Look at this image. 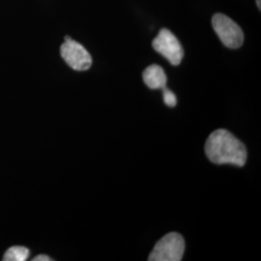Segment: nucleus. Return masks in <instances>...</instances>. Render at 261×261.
<instances>
[{
  "mask_svg": "<svg viewBox=\"0 0 261 261\" xmlns=\"http://www.w3.org/2000/svg\"><path fill=\"white\" fill-rule=\"evenodd\" d=\"M33 261H50L53 260L51 258H49L47 255H45V254H41V255H37L36 257H34Z\"/></svg>",
  "mask_w": 261,
  "mask_h": 261,
  "instance_id": "9",
  "label": "nucleus"
},
{
  "mask_svg": "<svg viewBox=\"0 0 261 261\" xmlns=\"http://www.w3.org/2000/svg\"><path fill=\"white\" fill-rule=\"evenodd\" d=\"M207 158L216 165H233L244 167L248 153L242 141L224 129L210 134L205 142Z\"/></svg>",
  "mask_w": 261,
  "mask_h": 261,
  "instance_id": "1",
  "label": "nucleus"
},
{
  "mask_svg": "<svg viewBox=\"0 0 261 261\" xmlns=\"http://www.w3.org/2000/svg\"><path fill=\"white\" fill-rule=\"evenodd\" d=\"M30 252L28 248L21 246H15L7 250L5 252L4 261H25L29 257Z\"/></svg>",
  "mask_w": 261,
  "mask_h": 261,
  "instance_id": "7",
  "label": "nucleus"
},
{
  "mask_svg": "<svg viewBox=\"0 0 261 261\" xmlns=\"http://www.w3.org/2000/svg\"><path fill=\"white\" fill-rule=\"evenodd\" d=\"M215 32L224 46L229 48H238L244 43V33L241 28L224 14H215L212 18Z\"/></svg>",
  "mask_w": 261,
  "mask_h": 261,
  "instance_id": "3",
  "label": "nucleus"
},
{
  "mask_svg": "<svg viewBox=\"0 0 261 261\" xmlns=\"http://www.w3.org/2000/svg\"><path fill=\"white\" fill-rule=\"evenodd\" d=\"M162 90H163V98H164L165 103L169 108H174L177 103V98L175 94L170 91L167 86H165Z\"/></svg>",
  "mask_w": 261,
  "mask_h": 261,
  "instance_id": "8",
  "label": "nucleus"
},
{
  "mask_svg": "<svg viewBox=\"0 0 261 261\" xmlns=\"http://www.w3.org/2000/svg\"><path fill=\"white\" fill-rule=\"evenodd\" d=\"M256 5H257L258 9L261 10V0H256Z\"/></svg>",
  "mask_w": 261,
  "mask_h": 261,
  "instance_id": "10",
  "label": "nucleus"
},
{
  "mask_svg": "<svg viewBox=\"0 0 261 261\" xmlns=\"http://www.w3.org/2000/svg\"><path fill=\"white\" fill-rule=\"evenodd\" d=\"M184 252V238L177 232H170L156 243L148 256V260L180 261L182 260Z\"/></svg>",
  "mask_w": 261,
  "mask_h": 261,
  "instance_id": "2",
  "label": "nucleus"
},
{
  "mask_svg": "<svg viewBox=\"0 0 261 261\" xmlns=\"http://www.w3.org/2000/svg\"><path fill=\"white\" fill-rule=\"evenodd\" d=\"M152 47L160 55L167 58L171 65H179L184 56V50L180 42L167 28L160 30L158 36L152 42Z\"/></svg>",
  "mask_w": 261,
  "mask_h": 261,
  "instance_id": "4",
  "label": "nucleus"
},
{
  "mask_svg": "<svg viewBox=\"0 0 261 261\" xmlns=\"http://www.w3.org/2000/svg\"><path fill=\"white\" fill-rule=\"evenodd\" d=\"M60 54L66 63L75 71H86L92 65V57L85 47L73 39L66 36L60 47Z\"/></svg>",
  "mask_w": 261,
  "mask_h": 261,
  "instance_id": "5",
  "label": "nucleus"
},
{
  "mask_svg": "<svg viewBox=\"0 0 261 261\" xmlns=\"http://www.w3.org/2000/svg\"><path fill=\"white\" fill-rule=\"evenodd\" d=\"M143 82L150 89H163L167 86V75L164 69L159 65L147 67L143 74Z\"/></svg>",
  "mask_w": 261,
  "mask_h": 261,
  "instance_id": "6",
  "label": "nucleus"
}]
</instances>
